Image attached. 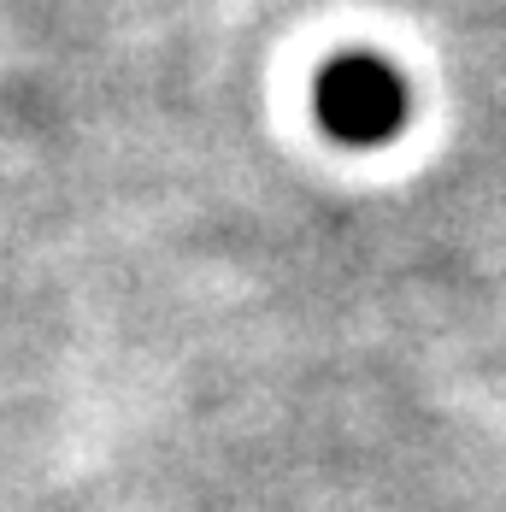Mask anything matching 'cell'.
<instances>
[{
	"instance_id": "cell-1",
	"label": "cell",
	"mask_w": 506,
	"mask_h": 512,
	"mask_svg": "<svg viewBox=\"0 0 506 512\" xmlns=\"http://www.w3.org/2000/svg\"><path fill=\"white\" fill-rule=\"evenodd\" d=\"M318 124L342 142V148H383L389 136L406 130V77L377 59V53H342L336 65H324L318 89Z\"/></svg>"
}]
</instances>
